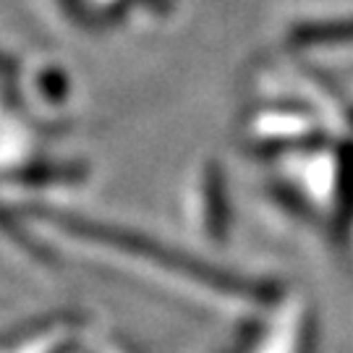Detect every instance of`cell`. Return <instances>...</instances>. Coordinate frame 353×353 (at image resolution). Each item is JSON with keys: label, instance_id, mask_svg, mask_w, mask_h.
Returning a JSON list of instances; mask_svg holds the SVG:
<instances>
[{"label": "cell", "instance_id": "cell-6", "mask_svg": "<svg viewBox=\"0 0 353 353\" xmlns=\"http://www.w3.org/2000/svg\"><path fill=\"white\" fill-rule=\"evenodd\" d=\"M81 348L84 353H139L128 343H123L115 335H108V332H84Z\"/></svg>", "mask_w": 353, "mask_h": 353}, {"label": "cell", "instance_id": "cell-5", "mask_svg": "<svg viewBox=\"0 0 353 353\" xmlns=\"http://www.w3.org/2000/svg\"><path fill=\"white\" fill-rule=\"evenodd\" d=\"M296 42L312 45V42H335V39H353V19L345 21H322V24H306L293 32Z\"/></svg>", "mask_w": 353, "mask_h": 353}, {"label": "cell", "instance_id": "cell-2", "mask_svg": "<svg viewBox=\"0 0 353 353\" xmlns=\"http://www.w3.org/2000/svg\"><path fill=\"white\" fill-rule=\"evenodd\" d=\"M316 351V314L312 303L296 296L272 309V319L254 325L252 335L236 353H314Z\"/></svg>", "mask_w": 353, "mask_h": 353}, {"label": "cell", "instance_id": "cell-4", "mask_svg": "<svg viewBox=\"0 0 353 353\" xmlns=\"http://www.w3.org/2000/svg\"><path fill=\"white\" fill-rule=\"evenodd\" d=\"M199 230L204 239L212 243H223L228 233V204L223 196V183H220V173L214 168H207L202 178V191H199Z\"/></svg>", "mask_w": 353, "mask_h": 353}, {"label": "cell", "instance_id": "cell-3", "mask_svg": "<svg viewBox=\"0 0 353 353\" xmlns=\"http://www.w3.org/2000/svg\"><path fill=\"white\" fill-rule=\"evenodd\" d=\"M84 343V325L68 314L45 316L19 327L6 341V353H74Z\"/></svg>", "mask_w": 353, "mask_h": 353}, {"label": "cell", "instance_id": "cell-1", "mask_svg": "<svg viewBox=\"0 0 353 353\" xmlns=\"http://www.w3.org/2000/svg\"><path fill=\"white\" fill-rule=\"evenodd\" d=\"M32 217L45 223L52 233L65 236V243L81 254V262L89 267L123 275L131 285L160 293L170 301L189 303L214 314L259 319L285 296L272 280L207 265L194 254L157 243L128 228L94 223L55 210H34Z\"/></svg>", "mask_w": 353, "mask_h": 353}]
</instances>
